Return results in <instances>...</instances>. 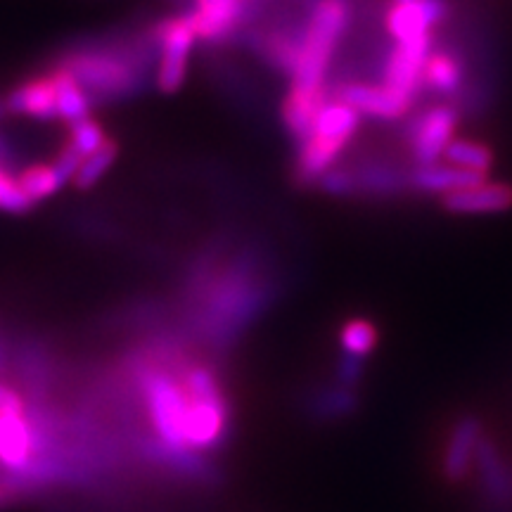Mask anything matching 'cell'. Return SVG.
Segmentation results:
<instances>
[{
  "mask_svg": "<svg viewBox=\"0 0 512 512\" xmlns=\"http://www.w3.org/2000/svg\"><path fill=\"white\" fill-rule=\"evenodd\" d=\"M349 17V0H316L309 19L304 22L302 46L290 76L292 88H306V91L325 88V76L347 31Z\"/></svg>",
  "mask_w": 512,
  "mask_h": 512,
  "instance_id": "cell-1",
  "label": "cell"
},
{
  "mask_svg": "<svg viewBox=\"0 0 512 512\" xmlns=\"http://www.w3.org/2000/svg\"><path fill=\"white\" fill-rule=\"evenodd\" d=\"M361 126V114L351 110L349 105L339 100H330L318 114L311 133L299 143L297 159L292 166V178L297 185H316L320 183L337 157L342 155L344 147L354 138Z\"/></svg>",
  "mask_w": 512,
  "mask_h": 512,
  "instance_id": "cell-2",
  "label": "cell"
},
{
  "mask_svg": "<svg viewBox=\"0 0 512 512\" xmlns=\"http://www.w3.org/2000/svg\"><path fill=\"white\" fill-rule=\"evenodd\" d=\"M147 24H150V34L159 48L155 88L164 95H174L181 91L188 79L190 55L197 43L195 27H192L188 10L150 19Z\"/></svg>",
  "mask_w": 512,
  "mask_h": 512,
  "instance_id": "cell-3",
  "label": "cell"
},
{
  "mask_svg": "<svg viewBox=\"0 0 512 512\" xmlns=\"http://www.w3.org/2000/svg\"><path fill=\"white\" fill-rule=\"evenodd\" d=\"M252 12V0H192L188 8L197 41L204 46H226L238 41L249 27Z\"/></svg>",
  "mask_w": 512,
  "mask_h": 512,
  "instance_id": "cell-4",
  "label": "cell"
},
{
  "mask_svg": "<svg viewBox=\"0 0 512 512\" xmlns=\"http://www.w3.org/2000/svg\"><path fill=\"white\" fill-rule=\"evenodd\" d=\"M458 112L448 105L430 107L413 121L411 152L418 166L437 164L446 147L456 140Z\"/></svg>",
  "mask_w": 512,
  "mask_h": 512,
  "instance_id": "cell-5",
  "label": "cell"
},
{
  "mask_svg": "<svg viewBox=\"0 0 512 512\" xmlns=\"http://www.w3.org/2000/svg\"><path fill=\"white\" fill-rule=\"evenodd\" d=\"M351 110H356L361 117H373L382 121H394L406 117L411 112L413 102L406 95L392 91L384 83H361V81H347L335 88V95H330Z\"/></svg>",
  "mask_w": 512,
  "mask_h": 512,
  "instance_id": "cell-6",
  "label": "cell"
},
{
  "mask_svg": "<svg viewBox=\"0 0 512 512\" xmlns=\"http://www.w3.org/2000/svg\"><path fill=\"white\" fill-rule=\"evenodd\" d=\"M430 53L432 36L413 38V41H396L387 62H384V86L415 100V93L422 86V69H425Z\"/></svg>",
  "mask_w": 512,
  "mask_h": 512,
  "instance_id": "cell-7",
  "label": "cell"
},
{
  "mask_svg": "<svg viewBox=\"0 0 512 512\" xmlns=\"http://www.w3.org/2000/svg\"><path fill=\"white\" fill-rule=\"evenodd\" d=\"M5 110L12 117H29L34 121H60L57 119V93L53 74L43 69L41 74L27 76L17 81L8 93L3 95Z\"/></svg>",
  "mask_w": 512,
  "mask_h": 512,
  "instance_id": "cell-8",
  "label": "cell"
},
{
  "mask_svg": "<svg viewBox=\"0 0 512 512\" xmlns=\"http://www.w3.org/2000/svg\"><path fill=\"white\" fill-rule=\"evenodd\" d=\"M446 17L444 0H392L387 10V31L394 41L432 36V29Z\"/></svg>",
  "mask_w": 512,
  "mask_h": 512,
  "instance_id": "cell-9",
  "label": "cell"
},
{
  "mask_svg": "<svg viewBox=\"0 0 512 512\" xmlns=\"http://www.w3.org/2000/svg\"><path fill=\"white\" fill-rule=\"evenodd\" d=\"M441 204L451 214H501L512 209V185L486 178L470 188L448 192L441 197Z\"/></svg>",
  "mask_w": 512,
  "mask_h": 512,
  "instance_id": "cell-10",
  "label": "cell"
},
{
  "mask_svg": "<svg viewBox=\"0 0 512 512\" xmlns=\"http://www.w3.org/2000/svg\"><path fill=\"white\" fill-rule=\"evenodd\" d=\"M330 102L328 86L316 88V91H306V88H287L283 105H280V119H283L285 131L294 140H302L309 136L313 124H316L318 114Z\"/></svg>",
  "mask_w": 512,
  "mask_h": 512,
  "instance_id": "cell-11",
  "label": "cell"
},
{
  "mask_svg": "<svg viewBox=\"0 0 512 512\" xmlns=\"http://www.w3.org/2000/svg\"><path fill=\"white\" fill-rule=\"evenodd\" d=\"M479 441H482V425L477 418H463L453 427L451 439L444 453V477L448 482H460L470 475V467L477 458Z\"/></svg>",
  "mask_w": 512,
  "mask_h": 512,
  "instance_id": "cell-12",
  "label": "cell"
},
{
  "mask_svg": "<svg viewBox=\"0 0 512 512\" xmlns=\"http://www.w3.org/2000/svg\"><path fill=\"white\" fill-rule=\"evenodd\" d=\"M486 174H477V171L460 169L453 164H430V166H415L413 174L408 176V183L420 192H432V195L444 197L448 192H456L470 185L486 181Z\"/></svg>",
  "mask_w": 512,
  "mask_h": 512,
  "instance_id": "cell-13",
  "label": "cell"
},
{
  "mask_svg": "<svg viewBox=\"0 0 512 512\" xmlns=\"http://www.w3.org/2000/svg\"><path fill=\"white\" fill-rule=\"evenodd\" d=\"M46 69L53 74L55 81V93H57V119L62 121L64 126H72L76 121L93 117V105L88 100V95L83 93V88L76 83L72 76H69L64 69L50 67Z\"/></svg>",
  "mask_w": 512,
  "mask_h": 512,
  "instance_id": "cell-14",
  "label": "cell"
},
{
  "mask_svg": "<svg viewBox=\"0 0 512 512\" xmlns=\"http://www.w3.org/2000/svg\"><path fill=\"white\" fill-rule=\"evenodd\" d=\"M463 83V64L453 53L446 50H432L422 69V86L432 93L453 95Z\"/></svg>",
  "mask_w": 512,
  "mask_h": 512,
  "instance_id": "cell-15",
  "label": "cell"
},
{
  "mask_svg": "<svg viewBox=\"0 0 512 512\" xmlns=\"http://www.w3.org/2000/svg\"><path fill=\"white\" fill-rule=\"evenodd\" d=\"M477 463H479V472H482V482L486 486V491H489L496 501H505V498H510L512 479L508 472H505L503 460L498 458L496 448L491 446V441L484 437L479 441V448H477Z\"/></svg>",
  "mask_w": 512,
  "mask_h": 512,
  "instance_id": "cell-16",
  "label": "cell"
},
{
  "mask_svg": "<svg viewBox=\"0 0 512 512\" xmlns=\"http://www.w3.org/2000/svg\"><path fill=\"white\" fill-rule=\"evenodd\" d=\"M17 181L24 195H27L34 204L48 200V197H53L55 192H60L64 188V183L60 181V176L55 174L50 162L24 164L22 171L17 174Z\"/></svg>",
  "mask_w": 512,
  "mask_h": 512,
  "instance_id": "cell-17",
  "label": "cell"
},
{
  "mask_svg": "<svg viewBox=\"0 0 512 512\" xmlns=\"http://www.w3.org/2000/svg\"><path fill=\"white\" fill-rule=\"evenodd\" d=\"M444 157L448 164L460 166V169L467 171H477V174L486 176H489L491 166H494V152H491L489 145L479 143V140L456 138L446 147Z\"/></svg>",
  "mask_w": 512,
  "mask_h": 512,
  "instance_id": "cell-18",
  "label": "cell"
},
{
  "mask_svg": "<svg viewBox=\"0 0 512 512\" xmlns=\"http://www.w3.org/2000/svg\"><path fill=\"white\" fill-rule=\"evenodd\" d=\"M119 157V145L112 138L105 140V145L98 147L93 155L83 159L79 171L72 178V185L76 190H91L102 181V176L112 169Z\"/></svg>",
  "mask_w": 512,
  "mask_h": 512,
  "instance_id": "cell-19",
  "label": "cell"
},
{
  "mask_svg": "<svg viewBox=\"0 0 512 512\" xmlns=\"http://www.w3.org/2000/svg\"><path fill=\"white\" fill-rule=\"evenodd\" d=\"M377 328L366 318H351L339 332L344 354L351 358H363L377 347Z\"/></svg>",
  "mask_w": 512,
  "mask_h": 512,
  "instance_id": "cell-20",
  "label": "cell"
},
{
  "mask_svg": "<svg viewBox=\"0 0 512 512\" xmlns=\"http://www.w3.org/2000/svg\"><path fill=\"white\" fill-rule=\"evenodd\" d=\"M67 131L69 133H67V138H64V140H67L69 145H74L83 157L93 155V152L98 150V147L105 145V140H107L105 128H102L100 121L93 119V117L76 121V124L67 126Z\"/></svg>",
  "mask_w": 512,
  "mask_h": 512,
  "instance_id": "cell-21",
  "label": "cell"
},
{
  "mask_svg": "<svg viewBox=\"0 0 512 512\" xmlns=\"http://www.w3.org/2000/svg\"><path fill=\"white\" fill-rule=\"evenodd\" d=\"M31 209H34V202L19 188L17 176L0 169V211H8V214H29Z\"/></svg>",
  "mask_w": 512,
  "mask_h": 512,
  "instance_id": "cell-22",
  "label": "cell"
},
{
  "mask_svg": "<svg viewBox=\"0 0 512 512\" xmlns=\"http://www.w3.org/2000/svg\"><path fill=\"white\" fill-rule=\"evenodd\" d=\"M10 366V342H5L3 332H0V373H5Z\"/></svg>",
  "mask_w": 512,
  "mask_h": 512,
  "instance_id": "cell-23",
  "label": "cell"
}]
</instances>
